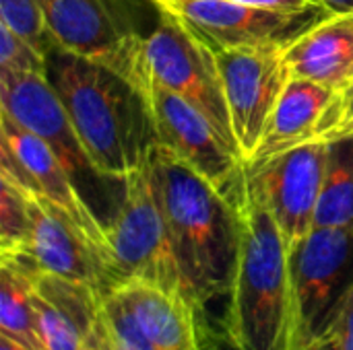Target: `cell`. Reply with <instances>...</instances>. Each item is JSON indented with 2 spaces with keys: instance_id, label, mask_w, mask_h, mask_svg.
<instances>
[{
  "instance_id": "d4e9b609",
  "label": "cell",
  "mask_w": 353,
  "mask_h": 350,
  "mask_svg": "<svg viewBox=\"0 0 353 350\" xmlns=\"http://www.w3.org/2000/svg\"><path fill=\"white\" fill-rule=\"evenodd\" d=\"M353 138V85L337 91L321 120L316 140H341Z\"/></svg>"
},
{
  "instance_id": "83f0119b",
  "label": "cell",
  "mask_w": 353,
  "mask_h": 350,
  "mask_svg": "<svg viewBox=\"0 0 353 350\" xmlns=\"http://www.w3.org/2000/svg\"><path fill=\"white\" fill-rule=\"evenodd\" d=\"M81 350H116L114 349L112 338H110V334H108V328H105V324H103L101 318H99L95 330H93V332L89 334V338L83 342Z\"/></svg>"
},
{
  "instance_id": "7a4b0ae2",
  "label": "cell",
  "mask_w": 353,
  "mask_h": 350,
  "mask_svg": "<svg viewBox=\"0 0 353 350\" xmlns=\"http://www.w3.org/2000/svg\"><path fill=\"white\" fill-rule=\"evenodd\" d=\"M48 78L101 177L124 182L145 169L157 144L147 95L110 68L52 45Z\"/></svg>"
},
{
  "instance_id": "5bb4252c",
  "label": "cell",
  "mask_w": 353,
  "mask_h": 350,
  "mask_svg": "<svg viewBox=\"0 0 353 350\" xmlns=\"http://www.w3.org/2000/svg\"><path fill=\"white\" fill-rule=\"evenodd\" d=\"M0 111L48 142L74 179L83 175L101 177L87 157L48 74L0 76Z\"/></svg>"
},
{
  "instance_id": "603a6c76",
  "label": "cell",
  "mask_w": 353,
  "mask_h": 350,
  "mask_svg": "<svg viewBox=\"0 0 353 350\" xmlns=\"http://www.w3.org/2000/svg\"><path fill=\"white\" fill-rule=\"evenodd\" d=\"M101 320L116 350H157L114 291L105 293L101 299Z\"/></svg>"
},
{
  "instance_id": "f1b7e54d",
  "label": "cell",
  "mask_w": 353,
  "mask_h": 350,
  "mask_svg": "<svg viewBox=\"0 0 353 350\" xmlns=\"http://www.w3.org/2000/svg\"><path fill=\"white\" fill-rule=\"evenodd\" d=\"M323 4L329 12L341 14V12H353V0H316Z\"/></svg>"
},
{
  "instance_id": "ac0fdd59",
  "label": "cell",
  "mask_w": 353,
  "mask_h": 350,
  "mask_svg": "<svg viewBox=\"0 0 353 350\" xmlns=\"http://www.w3.org/2000/svg\"><path fill=\"white\" fill-rule=\"evenodd\" d=\"M333 95L335 91L319 83L292 78L265 126L259 149L246 165L269 161L300 144L316 140V130Z\"/></svg>"
},
{
  "instance_id": "9a60e30c",
  "label": "cell",
  "mask_w": 353,
  "mask_h": 350,
  "mask_svg": "<svg viewBox=\"0 0 353 350\" xmlns=\"http://www.w3.org/2000/svg\"><path fill=\"white\" fill-rule=\"evenodd\" d=\"M31 299L46 350H81L101 318L103 293L50 272L35 270Z\"/></svg>"
},
{
  "instance_id": "f546056e",
  "label": "cell",
  "mask_w": 353,
  "mask_h": 350,
  "mask_svg": "<svg viewBox=\"0 0 353 350\" xmlns=\"http://www.w3.org/2000/svg\"><path fill=\"white\" fill-rule=\"evenodd\" d=\"M304 350H339L337 349V344H335V340L331 338V336H323V338H319L314 344H310L308 349H304Z\"/></svg>"
},
{
  "instance_id": "ffe728a7",
  "label": "cell",
  "mask_w": 353,
  "mask_h": 350,
  "mask_svg": "<svg viewBox=\"0 0 353 350\" xmlns=\"http://www.w3.org/2000/svg\"><path fill=\"white\" fill-rule=\"evenodd\" d=\"M314 227H353V138L329 142Z\"/></svg>"
},
{
  "instance_id": "7402d4cb",
  "label": "cell",
  "mask_w": 353,
  "mask_h": 350,
  "mask_svg": "<svg viewBox=\"0 0 353 350\" xmlns=\"http://www.w3.org/2000/svg\"><path fill=\"white\" fill-rule=\"evenodd\" d=\"M48 74V54L0 21V76Z\"/></svg>"
},
{
  "instance_id": "8fae6325",
  "label": "cell",
  "mask_w": 353,
  "mask_h": 350,
  "mask_svg": "<svg viewBox=\"0 0 353 350\" xmlns=\"http://www.w3.org/2000/svg\"><path fill=\"white\" fill-rule=\"evenodd\" d=\"M327 151L329 142L310 140L269 161L246 165L248 198L269 208L288 252L314 229Z\"/></svg>"
},
{
  "instance_id": "e0dca14e",
  "label": "cell",
  "mask_w": 353,
  "mask_h": 350,
  "mask_svg": "<svg viewBox=\"0 0 353 350\" xmlns=\"http://www.w3.org/2000/svg\"><path fill=\"white\" fill-rule=\"evenodd\" d=\"M292 78L319 83L331 91L353 85V12L329 14L285 47Z\"/></svg>"
},
{
  "instance_id": "5b68a950",
  "label": "cell",
  "mask_w": 353,
  "mask_h": 350,
  "mask_svg": "<svg viewBox=\"0 0 353 350\" xmlns=\"http://www.w3.org/2000/svg\"><path fill=\"white\" fill-rule=\"evenodd\" d=\"M290 295L285 350H304L327 334L353 285V227H314L288 252Z\"/></svg>"
},
{
  "instance_id": "30bf717a",
  "label": "cell",
  "mask_w": 353,
  "mask_h": 350,
  "mask_svg": "<svg viewBox=\"0 0 353 350\" xmlns=\"http://www.w3.org/2000/svg\"><path fill=\"white\" fill-rule=\"evenodd\" d=\"M0 177L8 179L23 192L39 194L50 200L112 264L108 225H103L91 210L77 188V179L60 163L48 142L17 124L4 111H0Z\"/></svg>"
},
{
  "instance_id": "ba28073f",
  "label": "cell",
  "mask_w": 353,
  "mask_h": 350,
  "mask_svg": "<svg viewBox=\"0 0 353 350\" xmlns=\"http://www.w3.org/2000/svg\"><path fill=\"white\" fill-rule=\"evenodd\" d=\"M180 21L215 54L252 47H288L310 27L327 19L323 4L300 14L271 12L236 0H151Z\"/></svg>"
},
{
  "instance_id": "8992f818",
  "label": "cell",
  "mask_w": 353,
  "mask_h": 350,
  "mask_svg": "<svg viewBox=\"0 0 353 350\" xmlns=\"http://www.w3.org/2000/svg\"><path fill=\"white\" fill-rule=\"evenodd\" d=\"M122 186L120 206L112 223H108V241L118 285L143 281L194 301L180 272L168 225L147 171L143 169L130 175Z\"/></svg>"
},
{
  "instance_id": "484cf974",
  "label": "cell",
  "mask_w": 353,
  "mask_h": 350,
  "mask_svg": "<svg viewBox=\"0 0 353 350\" xmlns=\"http://www.w3.org/2000/svg\"><path fill=\"white\" fill-rule=\"evenodd\" d=\"M327 336L335 340L339 350H353V285L339 299L327 328Z\"/></svg>"
},
{
  "instance_id": "7c38bea8",
  "label": "cell",
  "mask_w": 353,
  "mask_h": 350,
  "mask_svg": "<svg viewBox=\"0 0 353 350\" xmlns=\"http://www.w3.org/2000/svg\"><path fill=\"white\" fill-rule=\"evenodd\" d=\"M234 136L244 163L250 161L263 138L265 126L279 103L292 72L285 47H252L215 54Z\"/></svg>"
},
{
  "instance_id": "cb8c5ba5",
  "label": "cell",
  "mask_w": 353,
  "mask_h": 350,
  "mask_svg": "<svg viewBox=\"0 0 353 350\" xmlns=\"http://www.w3.org/2000/svg\"><path fill=\"white\" fill-rule=\"evenodd\" d=\"M0 21L48 54V29L37 0H0Z\"/></svg>"
},
{
  "instance_id": "3957f363",
  "label": "cell",
  "mask_w": 353,
  "mask_h": 350,
  "mask_svg": "<svg viewBox=\"0 0 353 350\" xmlns=\"http://www.w3.org/2000/svg\"><path fill=\"white\" fill-rule=\"evenodd\" d=\"M288 295L285 239L269 208L248 198L223 322L234 350H285Z\"/></svg>"
},
{
  "instance_id": "6da1fadb",
  "label": "cell",
  "mask_w": 353,
  "mask_h": 350,
  "mask_svg": "<svg viewBox=\"0 0 353 350\" xmlns=\"http://www.w3.org/2000/svg\"><path fill=\"white\" fill-rule=\"evenodd\" d=\"M145 171L163 212L184 283L196 305L205 309L209 301L232 291L242 210L159 142Z\"/></svg>"
},
{
  "instance_id": "2e32d148",
  "label": "cell",
  "mask_w": 353,
  "mask_h": 350,
  "mask_svg": "<svg viewBox=\"0 0 353 350\" xmlns=\"http://www.w3.org/2000/svg\"><path fill=\"white\" fill-rule=\"evenodd\" d=\"M112 291L122 299L157 350H213L205 342L203 309L188 297L168 293L143 281H126Z\"/></svg>"
},
{
  "instance_id": "d6986e66",
  "label": "cell",
  "mask_w": 353,
  "mask_h": 350,
  "mask_svg": "<svg viewBox=\"0 0 353 350\" xmlns=\"http://www.w3.org/2000/svg\"><path fill=\"white\" fill-rule=\"evenodd\" d=\"M37 266L27 254H2L0 260V334L33 350H46L31 299Z\"/></svg>"
},
{
  "instance_id": "4fadbf2b",
  "label": "cell",
  "mask_w": 353,
  "mask_h": 350,
  "mask_svg": "<svg viewBox=\"0 0 353 350\" xmlns=\"http://www.w3.org/2000/svg\"><path fill=\"white\" fill-rule=\"evenodd\" d=\"M25 194L31 217L25 254L37 270L91 285L103 295L110 293L118 281L108 258L50 200L39 194Z\"/></svg>"
},
{
  "instance_id": "9c48e42d",
  "label": "cell",
  "mask_w": 353,
  "mask_h": 350,
  "mask_svg": "<svg viewBox=\"0 0 353 350\" xmlns=\"http://www.w3.org/2000/svg\"><path fill=\"white\" fill-rule=\"evenodd\" d=\"M149 103L157 142L213 184L240 210L248 202L246 163L190 101L153 83Z\"/></svg>"
},
{
  "instance_id": "277c9868",
  "label": "cell",
  "mask_w": 353,
  "mask_h": 350,
  "mask_svg": "<svg viewBox=\"0 0 353 350\" xmlns=\"http://www.w3.org/2000/svg\"><path fill=\"white\" fill-rule=\"evenodd\" d=\"M48 41L66 54L110 68L143 95L153 87L147 37L120 0H37Z\"/></svg>"
},
{
  "instance_id": "4dcf8cb0",
  "label": "cell",
  "mask_w": 353,
  "mask_h": 350,
  "mask_svg": "<svg viewBox=\"0 0 353 350\" xmlns=\"http://www.w3.org/2000/svg\"><path fill=\"white\" fill-rule=\"evenodd\" d=\"M0 350H33V349H29V347H25V344H21V342L12 340L10 336L0 334Z\"/></svg>"
},
{
  "instance_id": "4316f807",
  "label": "cell",
  "mask_w": 353,
  "mask_h": 350,
  "mask_svg": "<svg viewBox=\"0 0 353 350\" xmlns=\"http://www.w3.org/2000/svg\"><path fill=\"white\" fill-rule=\"evenodd\" d=\"M254 8L271 10V12H283V14H300L306 10H312L319 6L316 0H236Z\"/></svg>"
},
{
  "instance_id": "52a82bcc",
  "label": "cell",
  "mask_w": 353,
  "mask_h": 350,
  "mask_svg": "<svg viewBox=\"0 0 353 350\" xmlns=\"http://www.w3.org/2000/svg\"><path fill=\"white\" fill-rule=\"evenodd\" d=\"M145 50L151 80L201 109L228 146L242 157L234 136L215 52L180 21L161 10L155 29L147 35Z\"/></svg>"
},
{
  "instance_id": "44dd1931",
  "label": "cell",
  "mask_w": 353,
  "mask_h": 350,
  "mask_svg": "<svg viewBox=\"0 0 353 350\" xmlns=\"http://www.w3.org/2000/svg\"><path fill=\"white\" fill-rule=\"evenodd\" d=\"M31 233L27 194L0 177V248L2 254H25Z\"/></svg>"
}]
</instances>
